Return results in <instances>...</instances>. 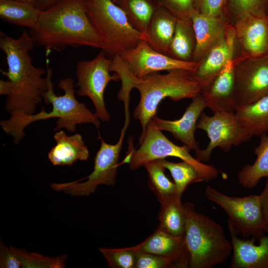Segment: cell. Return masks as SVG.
I'll return each instance as SVG.
<instances>
[{"mask_svg": "<svg viewBox=\"0 0 268 268\" xmlns=\"http://www.w3.org/2000/svg\"><path fill=\"white\" fill-rule=\"evenodd\" d=\"M34 46L32 37L26 30L17 38L0 31V48L5 55L8 66L7 71L1 69L0 72L8 78L11 86L5 108L10 115L34 114L48 89V79L42 77L46 71L32 64L29 52Z\"/></svg>", "mask_w": 268, "mask_h": 268, "instance_id": "7a4b0ae2", "label": "cell"}, {"mask_svg": "<svg viewBox=\"0 0 268 268\" xmlns=\"http://www.w3.org/2000/svg\"><path fill=\"white\" fill-rule=\"evenodd\" d=\"M206 108L200 94L192 99L191 104L179 119L170 121L154 117L152 120L161 131L170 133L173 136L187 145L190 150L200 149L195 132L199 119Z\"/></svg>", "mask_w": 268, "mask_h": 268, "instance_id": "e0dca14e", "label": "cell"}, {"mask_svg": "<svg viewBox=\"0 0 268 268\" xmlns=\"http://www.w3.org/2000/svg\"><path fill=\"white\" fill-rule=\"evenodd\" d=\"M119 55L134 76L138 78L163 70L183 69L193 73L200 64V62L180 60L159 53L144 40Z\"/></svg>", "mask_w": 268, "mask_h": 268, "instance_id": "7c38bea8", "label": "cell"}, {"mask_svg": "<svg viewBox=\"0 0 268 268\" xmlns=\"http://www.w3.org/2000/svg\"><path fill=\"white\" fill-rule=\"evenodd\" d=\"M143 166L148 174V186L160 203L177 194L174 183L171 181L164 173L165 168L162 159L147 162Z\"/></svg>", "mask_w": 268, "mask_h": 268, "instance_id": "f1b7e54d", "label": "cell"}, {"mask_svg": "<svg viewBox=\"0 0 268 268\" xmlns=\"http://www.w3.org/2000/svg\"><path fill=\"white\" fill-rule=\"evenodd\" d=\"M29 34L35 46L46 49V56L53 50L62 51L69 47L106 50L88 16L86 0H59L42 10Z\"/></svg>", "mask_w": 268, "mask_h": 268, "instance_id": "6da1fadb", "label": "cell"}, {"mask_svg": "<svg viewBox=\"0 0 268 268\" xmlns=\"http://www.w3.org/2000/svg\"><path fill=\"white\" fill-rule=\"evenodd\" d=\"M59 0H37L35 6L41 10H44L53 5Z\"/></svg>", "mask_w": 268, "mask_h": 268, "instance_id": "f35d334b", "label": "cell"}, {"mask_svg": "<svg viewBox=\"0 0 268 268\" xmlns=\"http://www.w3.org/2000/svg\"><path fill=\"white\" fill-rule=\"evenodd\" d=\"M254 153L257 156L254 163L245 166L238 173V182L245 188H253L262 178L268 177V134L260 136Z\"/></svg>", "mask_w": 268, "mask_h": 268, "instance_id": "4316f807", "label": "cell"}, {"mask_svg": "<svg viewBox=\"0 0 268 268\" xmlns=\"http://www.w3.org/2000/svg\"><path fill=\"white\" fill-rule=\"evenodd\" d=\"M0 268H21L20 263L10 246H6L1 241L0 243Z\"/></svg>", "mask_w": 268, "mask_h": 268, "instance_id": "8d00e7d4", "label": "cell"}, {"mask_svg": "<svg viewBox=\"0 0 268 268\" xmlns=\"http://www.w3.org/2000/svg\"><path fill=\"white\" fill-rule=\"evenodd\" d=\"M196 39L190 18L178 17L167 55L180 60L193 61Z\"/></svg>", "mask_w": 268, "mask_h": 268, "instance_id": "484cf974", "label": "cell"}, {"mask_svg": "<svg viewBox=\"0 0 268 268\" xmlns=\"http://www.w3.org/2000/svg\"><path fill=\"white\" fill-rule=\"evenodd\" d=\"M227 12L231 13L235 19L247 13L268 15V0H228Z\"/></svg>", "mask_w": 268, "mask_h": 268, "instance_id": "d6a6232c", "label": "cell"}, {"mask_svg": "<svg viewBox=\"0 0 268 268\" xmlns=\"http://www.w3.org/2000/svg\"><path fill=\"white\" fill-rule=\"evenodd\" d=\"M228 0H194V9L206 15L225 17Z\"/></svg>", "mask_w": 268, "mask_h": 268, "instance_id": "836d02e7", "label": "cell"}, {"mask_svg": "<svg viewBox=\"0 0 268 268\" xmlns=\"http://www.w3.org/2000/svg\"><path fill=\"white\" fill-rule=\"evenodd\" d=\"M260 195L263 216L268 231V177H267L264 189Z\"/></svg>", "mask_w": 268, "mask_h": 268, "instance_id": "74e56055", "label": "cell"}, {"mask_svg": "<svg viewBox=\"0 0 268 268\" xmlns=\"http://www.w3.org/2000/svg\"><path fill=\"white\" fill-rule=\"evenodd\" d=\"M54 138L56 144L48 154L53 165L71 166L77 160L85 161L88 158L89 150L80 134L67 135L64 131L59 130Z\"/></svg>", "mask_w": 268, "mask_h": 268, "instance_id": "44dd1931", "label": "cell"}, {"mask_svg": "<svg viewBox=\"0 0 268 268\" xmlns=\"http://www.w3.org/2000/svg\"><path fill=\"white\" fill-rule=\"evenodd\" d=\"M10 247L19 261L22 268H63L66 266V254L51 257L11 246Z\"/></svg>", "mask_w": 268, "mask_h": 268, "instance_id": "4dcf8cb0", "label": "cell"}, {"mask_svg": "<svg viewBox=\"0 0 268 268\" xmlns=\"http://www.w3.org/2000/svg\"><path fill=\"white\" fill-rule=\"evenodd\" d=\"M109 266L113 268H135L136 250L134 246L124 248L99 249Z\"/></svg>", "mask_w": 268, "mask_h": 268, "instance_id": "1f68e13d", "label": "cell"}, {"mask_svg": "<svg viewBox=\"0 0 268 268\" xmlns=\"http://www.w3.org/2000/svg\"><path fill=\"white\" fill-rule=\"evenodd\" d=\"M243 58L268 56V17L249 13L236 19L234 26Z\"/></svg>", "mask_w": 268, "mask_h": 268, "instance_id": "9a60e30c", "label": "cell"}, {"mask_svg": "<svg viewBox=\"0 0 268 268\" xmlns=\"http://www.w3.org/2000/svg\"><path fill=\"white\" fill-rule=\"evenodd\" d=\"M196 129L205 131L209 139L205 148L195 151V158L201 162L209 160L216 147L228 152L233 146H237L251 139L240 126L233 112H219L208 116L203 111Z\"/></svg>", "mask_w": 268, "mask_h": 268, "instance_id": "8fae6325", "label": "cell"}, {"mask_svg": "<svg viewBox=\"0 0 268 268\" xmlns=\"http://www.w3.org/2000/svg\"><path fill=\"white\" fill-rule=\"evenodd\" d=\"M86 7L89 19L105 46L106 55H119L145 40L144 34L132 26L124 11L113 0H86Z\"/></svg>", "mask_w": 268, "mask_h": 268, "instance_id": "8992f818", "label": "cell"}, {"mask_svg": "<svg viewBox=\"0 0 268 268\" xmlns=\"http://www.w3.org/2000/svg\"><path fill=\"white\" fill-rule=\"evenodd\" d=\"M106 55L102 50L93 60L80 61L76 66L75 85L78 87L76 93L91 100L97 116L103 122H108L111 118L104 99L106 87L111 81L120 80L117 74H110L111 59L107 58Z\"/></svg>", "mask_w": 268, "mask_h": 268, "instance_id": "30bf717a", "label": "cell"}, {"mask_svg": "<svg viewBox=\"0 0 268 268\" xmlns=\"http://www.w3.org/2000/svg\"><path fill=\"white\" fill-rule=\"evenodd\" d=\"M186 218L185 239L190 268H212L224 262L232 252L223 227L198 212L191 202L183 204Z\"/></svg>", "mask_w": 268, "mask_h": 268, "instance_id": "5b68a950", "label": "cell"}, {"mask_svg": "<svg viewBox=\"0 0 268 268\" xmlns=\"http://www.w3.org/2000/svg\"><path fill=\"white\" fill-rule=\"evenodd\" d=\"M113 0L124 11L132 26L144 35L152 16L161 5L158 0Z\"/></svg>", "mask_w": 268, "mask_h": 268, "instance_id": "83f0119b", "label": "cell"}, {"mask_svg": "<svg viewBox=\"0 0 268 268\" xmlns=\"http://www.w3.org/2000/svg\"><path fill=\"white\" fill-rule=\"evenodd\" d=\"M190 18L194 29L196 46L193 61L200 62L208 50L224 33L225 17H215L194 10Z\"/></svg>", "mask_w": 268, "mask_h": 268, "instance_id": "ffe728a7", "label": "cell"}, {"mask_svg": "<svg viewBox=\"0 0 268 268\" xmlns=\"http://www.w3.org/2000/svg\"><path fill=\"white\" fill-rule=\"evenodd\" d=\"M132 88L140 94V100L133 113L141 127L142 134L148 123L155 117L159 104L166 98L174 101L193 99L200 94L201 87L192 72L183 69L168 71L162 74L158 72L143 77H134Z\"/></svg>", "mask_w": 268, "mask_h": 268, "instance_id": "277c9868", "label": "cell"}, {"mask_svg": "<svg viewBox=\"0 0 268 268\" xmlns=\"http://www.w3.org/2000/svg\"><path fill=\"white\" fill-rule=\"evenodd\" d=\"M128 127L124 126L120 137L114 144L108 143L99 135L100 148L95 158L93 171L82 181L52 183L50 187L55 191L63 192L72 196H87L94 193L99 185L108 186L116 184V176L124 138Z\"/></svg>", "mask_w": 268, "mask_h": 268, "instance_id": "9c48e42d", "label": "cell"}, {"mask_svg": "<svg viewBox=\"0 0 268 268\" xmlns=\"http://www.w3.org/2000/svg\"><path fill=\"white\" fill-rule=\"evenodd\" d=\"M42 10L34 4L16 0H0V17L6 22L30 29L36 25Z\"/></svg>", "mask_w": 268, "mask_h": 268, "instance_id": "d4e9b609", "label": "cell"}, {"mask_svg": "<svg viewBox=\"0 0 268 268\" xmlns=\"http://www.w3.org/2000/svg\"><path fill=\"white\" fill-rule=\"evenodd\" d=\"M160 5L177 17L190 18L194 10V0H158Z\"/></svg>", "mask_w": 268, "mask_h": 268, "instance_id": "d590c367", "label": "cell"}, {"mask_svg": "<svg viewBox=\"0 0 268 268\" xmlns=\"http://www.w3.org/2000/svg\"><path fill=\"white\" fill-rule=\"evenodd\" d=\"M46 77L48 89L44 93L43 99L44 103L51 104L52 109L47 112L42 108L37 114H27L13 113L6 120L0 121V125L3 131L13 138V142L18 143L25 135L24 129L36 121L50 118H58L55 131L62 128L71 133L75 132L76 125L81 124H92L97 129L100 126V121L96 113L88 109L84 103L77 100L74 79L70 77L61 79L59 87L64 91L63 95L57 96L54 92L52 81L53 71L50 67V61L46 59Z\"/></svg>", "mask_w": 268, "mask_h": 268, "instance_id": "3957f363", "label": "cell"}, {"mask_svg": "<svg viewBox=\"0 0 268 268\" xmlns=\"http://www.w3.org/2000/svg\"><path fill=\"white\" fill-rule=\"evenodd\" d=\"M181 198L176 194L160 203L157 229L174 236H185L186 218Z\"/></svg>", "mask_w": 268, "mask_h": 268, "instance_id": "cb8c5ba5", "label": "cell"}, {"mask_svg": "<svg viewBox=\"0 0 268 268\" xmlns=\"http://www.w3.org/2000/svg\"><path fill=\"white\" fill-rule=\"evenodd\" d=\"M135 249V268H176L171 261L165 258Z\"/></svg>", "mask_w": 268, "mask_h": 268, "instance_id": "e575fe53", "label": "cell"}, {"mask_svg": "<svg viewBox=\"0 0 268 268\" xmlns=\"http://www.w3.org/2000/svg\"><path fill=\"white\" fill-rule=\"evenodd\" d=\"M162 162L165 168L170 172L176 186L177 193L181 198L189 185L204 181L199 171L187 162L182 161L176 163L162 159Z\"/></svg>", "mask_w": 268, "mask_h": 268, "instance_id": "f546056e", "label": "cell"}, {"mask_svg": "<svg viewBox=\"0 0 268 268\" xmlns=\"http://www.w3.org/2000/svg\"><path fill=\"white\" fill-rule=\"evenodd\" d=\"M235 85V60L232 55L214 79L201 88L200 95L206 107L213 113L235 112L237 110Z\"/></svg>", "mask_w": 268, "mask_h": 268, "instance_id": "5bb4252c", "label": "cell"}, {"mask_svg": "<svg viewBox=\"0 0 268 268\" xmlns=\"http://www.w3.org/2000/svg\"><path fill=\"white\" fill-rule=\"evenodd\" d=\"M207 199L222 208L228 216V223L238 235L258 240L268 232L259 195L244 197L229 196L208 186Z\"/></svg>", "mask_w": 268, "mask_h": 268, "instance_id": "ba28073f", "label": "cell"}, {"mask_svg": "<svg viewBox=\"0 0 268 268\" xmlns=\"http://www.w3.org/2000/svg\"><path fill=\"white\" fill-rule=\"evenodd\" d=\"M139 144L137 149L129 145L125 161L131 170L138 169L151 160L172 156L192 165L201 173L204 181L213 180L218 175V171L214 166L205 164L194 158L190 153V150L187 145L179 146L172 142L156 127L152 120L144 133L140 134Z\"/></svg>", "mask_w": 268, "mask_h": 268, "instance_id": "52a82bcc", "label": "cell"}, {"mask_svg": "<svg viewBox=\"0 0 268 268\" xmlns=\"http://www.w3.org/2000/svg\"><path fill=\"white\" fill-rule=\"evenodd\" d=\"M16 0L21 1L28 2V3H30L34 4L35 5V3H36V2L37 1V0Z\"/></svg>", "mask_w": 268, "mask_h": 268, "instance_id": "60d3db41", "label": "cell"}, {"mask_svg": "<svg viewBox=\"0 0 268 268\" xmlns=\"http://www.w3.org/2000/svg\"><path fill=\"white\" fill-rule=\"evenodd\" d=\"M241 127L252 138L268 134V95L235 112Z\"/></svg>", "mask_w": 268, "mask_h": 268, "instance_id": "603a6c76", "label": "cell"}, {"mask_svg": "<svg viewBox=\"0 0 268 268\" xmlns=\"http://www.w3.org/2000/svg\"><path fill=\"white\" fill-rule=\"evenodd\" d=\"M178 17L160 5L152 16L144 34L145 40L155 51L167 55Z\"/></svg>", "mask_w": 268, "mask_h": 268, "instance_id": "7402d4cb", "label": "cell"}, {"mask_svg": "<svg viewBox=\"0 0 268 268\" xmlns=\"http://www.w3.org/2000/svg\"><path fill=\"white\" fill-rule=\"evenodd\" d=\"M11 92V86L10 81L8 80H0V95H9Z\"/></svg>", "mask_w": 268, "mask_h": 268, "instance_id": "ab89813d", "label": "cell"}, {"mask_svg": "<svg viewBox=\"0 0 268 268\" xmlns=\"http://www.w3.org/2000/svg\"></svg>", "mask_w": 268, "mask_h": 268, "instance_id": "b9f144b4", "label": "cell"}, {"mask_svg": "<svg viewBox=\"0 0 268 268\" xmlns=\"http://www.w3.org/2000/svg\"><path fill=\"white\" fill-rule=\"evenodd\" d=\"M135 247L138 250L170 260L176 268H189V253L185 236H174L156 229Z\"/></svg>", "mask_w": 268, "mask_h": 268, "instance_id": "d6986e66", "label": "cell"}, {"mask_svg": "<svg viewBox=\"0 0 268 268\" xmlns=\"http://www.w3.org/2000/svg\"><path fill=\"white\" fill-rule=\"evenodd\" d=\"M236 40L234 26L227 24L222 36L200 62L197 70L192 72L201 88L210 83L219 74L229 58L234 55Z\"/></svg>", "mask_w": 268, "mask_h": 268, "instance_id": "2e32d148", "label": "cell"}, {"mask_svg": "<svg viewBox=\"0 0 268 268\" xmlns=\"http://www.w3.org/2000/svg\"><path fill=\"white\" fill-rule=\"evenodd\" d=\"M237 109L268 95V56L235 60Z\"/></svg>", "mask_w": 268, "mask_h": 268, "instance_id": "4fadbf2b", "label": "cell"}, {"mask_svg": "<svg viewBox=\"0 0 268 268\" xmlns=\"http://www.w3.org/2000/svg\"><path fill=\"white\" fill-rule=\"evenodd\" d=\"M232 246L230 268H268V231L255 244L253 238L242 239L228 223Z\"/></svg>", "mask_w": 268, "mask_h": 268, "instance_id": "ac0fdd59", "label": "cell"}]
</instances>
